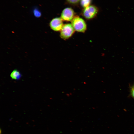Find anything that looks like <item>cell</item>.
I'll return each mask as SVG.
<instances>
[{"label": "cell", "mask_w": 134, "mask_h": 134, "mask_svg": "<svg viewBox=\"0 0 134 134\" xmlns=\"http://www.w3.org/2000/svg\"><path fill=\"white\" fill-rule=\"evenodd\" d=\"M63 21L61 17H56L53 18L49 23L50 28L54 31H60L64 25Z\"/></svg>", "instance_id": "cell-5"}, {"label": "cell", "mask_w": 134, "mask_h": 134, "mask_svg": "<svg viewBox=\"0 0 134 134\" xmlns=\"http://www.w3.org/2000/svg\"><path fill=\"white\" fill-rule=\"evenodd\" d=\"M71 25L75 30L79 32L84 33L87 29L86 22L82 18L75 16L71 21Z\"/></svg>", "instance_id": "cell-1"}, {"label": "cell", "mask_w": 134, "mask_h": 134, "mask_svg": "<svg viewBox=\"0 0 134 134\" xmlns=\"http://www.w3.org/2000/svg\"><path fill=\"white\" fill-rule=\"evenodd\" d=\"M34 15L36 17H40L41 14L40 12L37 9H35L33 11Z\"/></svg>", "instance_id": "cell-9"}, {"label": "cell", "mask_w": 134, "mask_h": 134, "mask_svg": "<svg viewBox=\"0 0 134 134\" xmlns=\"http://www.w3.org/2000/svg\"><path fill=\"white\" fill-rule=\"evenodd\" d=\"M92 1V0H80V4L84 8L91 5Z\"/></svg>", "instance_id": "cell-7"}, {"label": "cell", "mask_w": 134, "mask_h": 134, "mask_svg": "<svg viewBox=\"0 0 134 134\" xmlns=\"http://www.w3.org/2000/svg\"><path fill=\"white\" fill-rule=\"evenodd\" d=\"M75 31L71 24H65L60 31V36L63 39H68L73 34Z\"/></svg>", "instance_id": "cell-3"}, {"label": "cell", "mask_w": 134, "mask_h": 134, "mask_svg": "<svg viewBox=\"0 0 134 134\" xmlns=\"http://www.w3.org/2000/svg\"><path fill=\"white\" fill-rule=\"evenodd\" d=\"M130 93L131 96L134 99V84L131 86Z\"/></svg>", "instance_id": "cell-10"}, {"label": "cell", "mask_w": 134, "mask_h": 134, "mask_svg": "<svg viewBox=\"0 0 134 134\" xmlns=\"http://www.w3.org/2000/svg\"><path fill=\"white\" fill-rule=\"evenodd\" d=\"M22 75L20 72L16 69L13 70L10 74V76L12 79L18 80L21 77Z\"/></svg>", "instance_id": "cell-6"}, {"label": "cell", "mask_w": 134, "mask_h": 134, "mask_svg": "<svg viewBox=\"0 0 134 134\" xmlns=\"http://www.w3.org/2000/svg\"><path fill=\"white\" fill-rule=\"evenodd\" d=\"M75 13L71 8L67 7L62 11L61 18L63 21H72L75 17Z\"/></svg>", "instance_id": "cell-4"}, {"label": "cell", "mask_w": 134, "mask_h": 134, "mask_svg": "<svg viewBox=\"0 0 134 134\" xmlns=\"http://www.w3.org/2000/svg\"><path fill=\"white\" fill-rule=\"evenodd\" d=\"M80 0H66L70 4L73 5L77 4L80 2Z\"/></svg>", "instance_id": "cell-8"}, {"label": "cell", "mask_w": 134, "mask_h": 134, "mask_svg": "<svg viewBox=\"0 0 134 134\" xmlns=\"http://www.w3.org/2000/svg\"><path fill=\"white\" fill-rule=\"evenodd\" d=\"M98 11V9L97 7L94 5H90L83 9L82 14L86 19H91L96 16Z\"/></svg>", "instance_id": "cell-2"}]
</instances>
